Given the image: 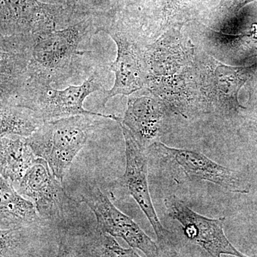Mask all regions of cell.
Masks as SVG:
<instances>
[{
  "label": "cell",
  "mask_w": 257,
  "mask_h": 257,
  "mask_svg": "<svg viewBox=\"0 0 257 257\" xmlns=\"http://www.w3.org/2000/svg\"><path fill=\"white\" fill-rule=\"evenodd\" d=\"M2 138L8 136L28 138L33 135L45 121L28 108L1 104Z\"/></svg>",
  "instance_id": "2e32d148"
},
{
  "label": "cell",
  "mask_w": 257,
  "mask_h": 257,
  "mask_svg": "<svg viewBox=\"0 0 257 257\" xmlns=\"http://www.w3.org/2000/svg\"><path fill=\"white\" fill-rule=\"evenodd\" d=\"M120 126L124 135L126 155V168L121 184L150 221L160 248L165 249L172 244L171 234L159 219L150 195L146 147L124 125L120 124Z\"/></svg>",
  "instance_id": "52a82bcc"
},
{
  "label": "cell",
  "mask_w": 257,
  "mask_h": 257,
  "mask_svg": "<svg viewBox=\"0 0 257 257\" xmlns=\"http://www.w3.org/2000/svg\"><path fill=\"white\" fill-rule=\"evenodd\" d=\"M69 15L38 0H1V36L57 30Z\"/></svg>",
  "instance_id": "8fae6325"
},
{
  "label": "cell",
  "mask_w": 257,
  "mask_h": 257,
  "mask_svg": "<svg viewBox=\"0 0 257 257\" xmlns=\"http://www.w3.org/2000/svg\"><path fill=\"white\" fill-rule=\"evenodd\" d=\"M81 198L95 215L100 232L121 238L132 248L141 250L147 257H160L158 245L131 217L115 207L97 186L88 185Z\"/></svg>",
  "instance_id": "9c48e42d"
},
{
  "label": "cell",
  "mask_w": 257,
  "mask_h": 257,
  "mask_svg": "<svg viewBox=\"0 0 257 257\" xmlns=\"http://www.w3.org/2000/svg\"><path fill=\"white\" fill-rule=\"evenodd\" d=\"M192 45L175 33L165 34L146 45V87L169 110L187 117L198 87Z\"/></svg>",
  "instance_id": "7a4b0ae2"
},
{
  "label": "cell",
  "mask_w": 257,
  "mask_h": 257,
  "mask_svg": "<svg viewBox=\"0 0 257 257\" xmlns=\"http://www.w3.org/2000/svg\"><path fill=\"white\" fill-rule=\"evenodd\" d=\"M18 192L33 201L45 221L62 224L74 209L75 202L67 194L43 159L37 158L19 182Z\"/></svg>",
  "instance_id": "8992f818"
},
{
  "label": "cell",
  "mask_w": 257,
  "mask_h": 257,
  "mask_svg": "<svg viewBox=\"0 0 257 257\" xmlns=\"http://www.w3.org/2000/svg\"><path fill=\"white\" fill-rule=\"evenodd\" d=\"M214 41L232 51H249L257 55V27L241 34L216 33Z\"/></svg>",
  "instance_id": "e0dca14e"
},
{
  "label": "cell",
  "mask_w": 257,
  "mask_h": 257,
  "mask_svg": "<svg viewBox=\"0 0 257 257\" xmlns=\"http://www.w3.org/2000/svg\"><path fill=\"white\" fill-rule=\"evenodd\" d=\"M198 87L206 107L224 115L239 111L238 94L256 66L231 67L208 55L196 61Z\"/></svg>",
  "instance_id": "5b68a950"
},
{
  "label": "cell",
  "mask_w": 257,
  "mask_h": 257,
  "mask_svg": "<svg viewBox=\"0 0 257 257\" xmlns=\"http://www.w3.org/2000/svg\"><path fill=\"white\" fill-rule=\"evenodd\" d=\"M254 100L255 102H253V106H254V111L257 116V93L256 96H254Z\"/></svg>",
  "instance_id": "44dd1931"
},
{
  "label": "cell",
  "mask_w": 257,
  "mask_h": 257,
  "mask_svg": "<svg viewBox=\"0 0 257 257\" xmlns=\"http://www.w3.org/2000/svg\"><path fill=\"white\" fill-rule=\"evenodd\" d=\"M116 47V60L109 64V70L114 73V83L110 89L103 92V106L116 95L130 96L146 87L147 69L145 49L146 44L124 32L109 31Z\"/></svg>",
  "instance_id": "30bf717a"
},
{
  "label": "cell",
  "mask_w": 257,
  "mask_h": 257,
  "mask_svg": "<svg viewBox=\"0 0 257 257\" xmlns=\"http://www.w3.org/2000/svg\"><path fill=\"white\" fill-rule=\"evenodd\" d=\"M98 251L99 257H141L133 248L121 247L113 236L101 232Z\"/></svg>",
  "instance_id": "ac0fdd59"
},
{
  "label": "cell",
  "mask_w": 257,
  "mask_h": 257,
  "mask_svg": "<svg viewBox=\"0 0 257 257\" xmlns=\"http://www.w3.org/2000/svg\"><path fill=\"white\" fill-rule=\"evenodd\" d=\"M164 203L168 215L182 225L185 237L209 257H221L223 254L248 257L238 251L226 238L224 217L210 219L201 215L175 195L165 198Z\"/></svg>",
  "instance_id": "ba28073f"
},
{
  "label": "cell",
  "mask_w": 257,
  "mask_h": 257,
  "mask_svg": "<svg viewBox=\"0 0 257 257\" xmlns=\"http://www.w3.org/2000/svg\"><path fill=\"white\" fill-rule=\"evenodd\" d=\"M96 25L85 20L60 30L0 37V99L26 84L60 86L77 78Z\"/></svg>",
  "instance_id": "6da1fadb"
},
{
  "label": "cell",
  "mask_w": 257,
  "mask_h": 257,
  "mask_svg": "<svg viewBox=\"0 0 257 257\" xmlns=\"http://www.w3.org/2000/svg\"><path fill=\"white\" fill-rule=\"evenodd\" d=\"M1 230L22 229L42 222L35 204L25 199L9 181L0 178Z\"/></svg>",
  "instance_id": "5bb4252c"
},
{
  "label": "cell",
  "mask_w": 257,
  "mask_h": 257,
  "mask_svg": "<svg viewBox=\"0 0 257 257\" xmlns=\"http://www.w3.org/2000/svg\"><path fill=\"white\" fill-rule=\"evenodd\" d=\"M148 149L150 153L173 161L190 178L207 181L230 192H248V187L235 171L219 165L199 152L172 148L160 141L152 143Z\"/></svg>",
  "instance_id": "7c38bea8"
},
{
  "label": "cell",
  "mask_w": 257,
  "mask_h": 257,
  "mask_svg": "<svg viewBox=\"0 0 257 257\" xmlns=\"http://www.w3.org/2000/svg\"><path fill=\"white\" fill-rule=\"evenodd\" d=\"M0 148L1 177L13 184L19 183L38 157L21 137L2 138Z\"/></svg>",
  "instance_id": "9a60e30c"
},
{
  "label": "cell",
  "mask_w": 257,
  "mask_h": 257,
  "mask_svg": "<svg viewBox=\"0 0 257 257\" xmlns=\"http://www.w3.org/2000/svg\"><path fill=\"white\" fill-rule=\"evenodd\" d=\"M169 111L165 103L153 94L130 95L124 117L119 123L130 130L147 148V144L157 142V138L162 135Z\"/></svg>",
  "instance_id": "4fadbf2b"
},
{
  "label": "cell",
  "mask_w": 257,
  "mask_h": 257,
  "mask_svg": "<svg viewBox=\"0 0 257 257\" xmlns=\"http://www.w3.org/2000/svg\"><path fill=\"white\" fill-rule=\"evenodd\" d=\"M94 116L78 115L47 121L25 138L36 157L46 161L60 182L99 124Z\"/></svg>",
  "instance_id": "277c9868"
},
{
  "label": "cell",
  "mask_w": 257,
  "mask_h": 257,
  "mask_svg": "<svg viewBox=\"0 0 257 257\" xmlns=\"http://www.w3.org/2000/svg\"><path fill=\"white\" fill-rule=\"evenodd\" d=\"M107 68L97 67L81 85H71L64 89L44 84L25 86L7 100L1 101V104L28 108L45 122L78 115L101 116L119 122L121 118L114 114L93 112L83 106L86 98L93 92L105 90L104 79Z\"/></svg>",
  "instance_id": "3957f363"
},
{
  "label": "cell",
  "mask_w": 257,
  "mask_h": 257,
  "mask_svg": "<svg viewBox=\"0 0 257 257\" xmlns=\"http://www.w3.org/2000/svg\"><path fill=\"white\" fill-rule=\"evenodd\" d=\"M66 240V237H62L61 239L57 257H77V253L69 246Z\"/></svg>",
  "instance_id": "d6986e66"
},
{
  "label": "cell",
  "mask_w": 257,
  "mask_h": 257,
  "mask_svg": "<svg viewBox=\"0 0 257 257\" xmlns=\"http://www.w3.org/2000/svg\"><path fill=\"white\" fill-rule=\"evenodd\" d=\"M84 2L85 1V0H69V2H70L71 4H72L73 5L74 8H76V7L78 5V3H80V2Z\"/></svg>",
  "instance_id": "ffe728a7"
}]
</instances>
